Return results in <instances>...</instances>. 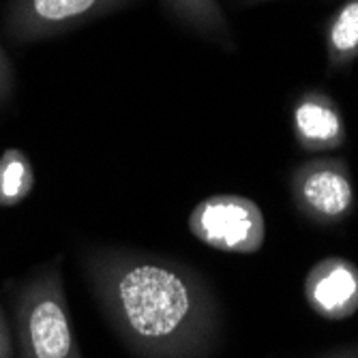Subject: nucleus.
Here are the masks:
<instances>
[{
  "label": "nucleus",
  "instance_id": "obj_1",
  "mask_svg": "<svg viewBox=\"0 0 358 358\" xmlns=\"http://www.w3.org/2000/svg\"><path fill=\"white\" fill-rule=\"evenodd\" d=\"M106 322L134 358H208L221 339L215 289L191 264L131 247L82 251Z\"/></svg>",
  "mask_w": 358,
  "mask_h": 358
},
{
  "label": "nucleus",
  "instance_id": "obj_2",
  "mask_svg": "<svg viewBox=\"0 0 358 358\" xmlns=\"http://www.w3.org/2000/svg\"><path fill=\"white\" fill-rule=\"evenodd\" d=\"M11 307L20 358H84L58 262L22 281Z\"/></svg>",
  "mask_w": 358,
  "mask_h": 358
},
{
  "label": "nucleus",
  "instance_id": "obj_3",
  "mask_svg": "<svg viewBox=\"0 0 358 358\" xmlns=\"http://www.w3.org/2000/svg\"><path fill=\"white\" fill-rule=\"evenodd\" d=\"M189 232L202 245L234 255H253L264 247L266 217L247 195L215 193L193 206Z\"/></svg>",
  "mask_w": 358,
  "mask_h": 358
},
{
  "label": "nucleus",
  "instance_id": "obj_4",
  "mask_svg": "<svg viewBox=\"0 0 358 358\" xmlns=\"http://www.w3.org/2000/svg\"><path fill=\"white\" fill-rule=\"evenodd\" d=\"M289 195L296 210L317 225H339L356 206L350 164L343 157L303 161L289 174Z\"/></svg>",
  "mask_w": 358,
  "mask_h": 358
},
{
  "label": "nucleus",
  "instance_id": "obj_5",
  "mask_svg": "<svg viewBox=\"0 0 358 358\" xmlns=\"http://www.w3.org/2000/svg\"><path fill=\"white\" fill-rule=\"evenodd\" d=\"M129 3L134 0H9L5 30L13 43L28 45L76 30Z\"/></svg>",
  "mask_w": 358,
  "mask_h": 358
},
{
  "label": "nucleus",
  "instance_id": "obj_6",
  "mask_svg": "<svg viewBox=\"0 0 358 358\" xmlns=\"http://www.w3.org/2000/svg\"><path fill=\"white\" fill-rule=\"evenodd\" d=\"M292 136L305 152H331L348 142L345 116L335 96L322 88L301 90L289 106Z\"/></svg>",
  "mask_w": 358,
  "mask_h": 358
},
{
  "label": "nucleus",
  "instance_id": "obj_7",
  "mask_svg": "<svg viewBox=\"0 0 358 358\" xmlns=\"http://www.w3.org/2000/svg\"><path fill=\"white\" fill-rule=\"evenodd\" d=\"M307 307L322 320L343 322L358 313V266L348 257L331 255L305 275Z\"/></svg>",
  "mask_w": 358,
  "mask_h": 358
},
{
  "label": "nucleus",
  "instance_id": "obj_8",
  "mask_svg": "<svg viewBox=\"0 0 358 358\" xmlns=\"http://www.w3.org/2000/svg\"><path fill=\"white\" fill-rule=\"evenodd\" d=\"M164 7L185 28L200 39L221 48L223 52H236L232 26L219 0H161Z\"/></svg>",
  "mask_w": 358,
  "mask_h": 358
},
{
  "label": "nucleus",
  "instance_id": "obj_9",
  "mask_svg": "<svg viewBox=\"0 0 358 358\" xmlns=\"http://www.w3.org/2000/svg\"><path fill=\"white\" fill-rule=\"evenodd\" d=\"M322 37L329 69H350L358 60V0H343L324 24Z\"/></svg>",
  "mask_w": 358,
  "mask_h": 358
},
{
  "label": "nucleus",
  "instance_id": "obj_10",
  "mask_svg": "<svg viewBox=\"0 0 358 358\" xmlns=\"http://www.w3.org/2000/svg\"><path fill=\"white\" fill-rule=\"evenodd\" d=\"M35 168L24 150L7 148L0 155V206L13 208L22 204L35 189Z\"/></svg>",
  "mask_w": 358,
  "mask_h": 358
},
{
  "label": "nucleus",
  "instance_id": "obj_11",
  "mask_svg": "<svg viewBox=\"0 0 358 358\" xmlns=\"http://www.w3.org/2000/svg\"><path fill=\"white\" fill-rule=\"evenodd\" d=\"M13 92H15V69L5 45L0 43V108H5L13 99Z\"/></svg>",
  "mask_w": 358,
  "mask_h": 358
},
{
  "label": "nucleus",
  "instance_id": "obj_12",
  "mask_svg": "<svg viewBox=\"0 0 358 358\" xmlns=\"http://www.w3.org/2000/svg\"><path fill=\"white\" fill-rule=\"evenodd\" d=\"M13 333L3 307H0V358H13Z\"/></svg>",
  "mask_w": 358,
  "mask_h": 358
},
{
  "label": "nucleus",
  "instance_id": "obj_13",
  "mask_svg": "<svg viewBox=\"0 0 358 358\" xmlns=\"http://www.w3.org/2000/svg\"><path fill=\"white\" fill-rule=\"evenodd\" d=\"M322 358H358V343L339 348V350H335L331 354H324Z\"/></svg>",
  "mask_w": 358,
  "mask_h": 358
},
{
  "label": "nucleus",
  "instance_id": "obj_14",
  "mask_svg": "<svg viewBox=\"0 0 358 358\" xmlns=\"http://www.w3.org/2000/svg\"><path fill=\"white\" fill-rule=\"evenodd\" d=\"M245 5H257V3H271V0H241Z\"/></svg>",
  "mask_w": 358,
  "mask_h": 358
}]
</instances>
